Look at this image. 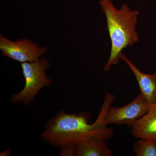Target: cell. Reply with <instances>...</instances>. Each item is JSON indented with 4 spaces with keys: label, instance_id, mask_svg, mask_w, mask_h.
<instances>
[{
    "label": "cell",
    "instance_id": "ba28073f",
    "mask_svg": "<svg viewBox=\"0 0 156 156\" xmlns=\"http://www.w3.org/2000/svg\"><path fill=\"white\" fill-rule=\"evenodd\" d=\"M105 140L94 136L76 144V156H111L112 151L108 147Z\"/></svg>",
    "mask_w": 156,
    "mask_h": 156
},
{
    "label": "cell",
    "instance_id": "8992f818",
    "mask_svg": "<svg viewBox=\"0 0 156 156\" xmlns=\"http://www.w3.org/2000/svg\"><path fill=\"white\" fill-rule=\"evenodd\" d=\"M120 59L125 62L136 78L140 89V94L151 106L156 104V73L147 74L139 70L123 53Z\"/></svg>",
    "mask_w": 156,
    "mask_h": 156
},
{
    "label": "cell",
    "instance_id": "277c9868",
    "mask_svg": "<svg viewBox=\"0 0 156 156\" xmlns=\"http://www.w3.org/2000/svg\"><path fill=\"white\" fill-rule=\"evenodd\" d=\"M110 105L107 107L104 118V123L107 126L114 124L131 127L136 121L147 112L150 108L140 94L125 106L115 107Z\"/></svg>",
    "mask_w": 156,
    "mask_h": 156
},
{
    "label": "cell",
    "instance_id": "3957f363",
    "mask_svg": "<svg viewBox=\"0 0 156 156\" xmlns=\"http://www.w3.org/2000/svg\"><path fill=\"white\" fill-rule=\"evenodd\" d=\"M21 66L25 85L21 91L11 95L10 100L12 103L21 102L28 106L42 88L52 83V80L45 73L50 67V61L48 58H40L34 62L21 63Z\"/></svg>",
    "mask_w": 156,
    "mask_h": 156
},
{
    "label": "cell",
    "instance_id": "5b68a950",
    "mask_svg": "<svg viewBox=\"0 0 156 156\" xmlns=\"http://www.w3.org/2000/svg\"><path fill=\"white\" fill-rule=\"evenodd\" d=\"M0 50L3 56L21 63L37 60L47 52L48 48L40 47L38 44L27 38L11 41L1 34Z\"/></svg>",
    "mask_w": 156,
    "mask_h": 156
},
{
    "label": "cell",
    "instance_id": "7a4b0ae2",
    "mask_svg": "<svg viewBox=\"0 0 156 156\" xmlns=\"http://www.w3.org/2000/svg\"><path fill=\"white\" fill-rule=\"evenodd\" d=\"M99 4L106 17L107 27L111 41L110 54L104 68L107 72L112 66L118 63L124 49L138 41L139 35L136 26L139 12L131 10L125 4L117 9L111 0H100Z\"/></svg>",
    "mask_w": 156,
    "mask_h": 156
},
{
    "label": "cell",
    "instance_id": "30bf717a",
    "mask_svg": "<svg viewBox=\"0 0 156 156\" xmlns=\"http://www.w3.org/2000/svg\"><path fill=\"white\" fill-rule=\"evenodd\" d=\"M59 155L61 156H76V144H69L60 147Z\"/></svg>",
    "mask_w": 156,
    "mask_h": 156
},
{
    "label": "cell",
    "instance_id": "6da1fadb",
    "mask_svg": "<svg viewBox=\"0 0 156 156\" xmlns=\"http://www.w3.org/2000/svg\"><path fill=\"white\" fill-rule=\"evenodd\" d=\"M105 100L99 115L95 122L90 124L89 114H69L60 110L46 124L41 136L44 141L60 148L69 144H76L81 140L96 136L106 140L113 135V129L104 123L105 110L110 104Z\"/></svg>",
    "mask_w": 156,
    "mask_h": 156
},
{
    "label": "cell",
    "instance_id": "9c48e42d",
    "mask_svg": "<svg viewBox=\"0 0 156 156\" xmlns=\"http://www.w3.org/2000/svg\"><path fill=\"white\" fill-rule=\"evenodd\" d=\"M133 151L137 156H156V140L148 138L139 139Z\"/></svg>",
    "mask_w": 156,
    "mask_h": 156
},
{
    "label": "cell",
    "instance_id": "8fae6325",
    "mask_svg": "<svg viewBox=\"0 0 156 156\" xmlns=\"http://www.w3.org/2000/svg\"><path fill=\"white\" fill-rule=\"evenodd\" d=\"M11 154V153H10V151L9 150V149L7 150L4 151L1 154V156H10Z\"/></svg>",
    "mask_w": 156,
    "mask_h": 156
},
{
    "label": "cell",
    "instance_id": "52a82bcc",
    "mask_svg": "<svg viewBox=\"0 0 156 156\" xmlns=\"http://www.w3.org/2000/svg\"><path fill=\"white\" fill-rule=\"evenodd\" d=\"M131 128L135 138L156 140V104L150 106L147 112L136 121Z\"/></svg>",
    "mask_w": 156,
    "mask_h": 156
}]
</instances>
